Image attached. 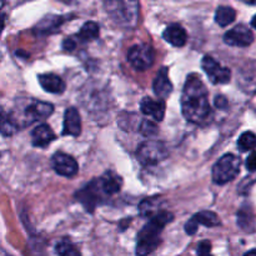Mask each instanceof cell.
<instances>
[{
  "label": "cell",
  "instance_id": "obj_21",
  "mask_svg": "<svg viewBox=\"0 0 256 256\" xmlns=\"http://www.w3.org/2000/svg\"><path fill=\"white\" fill-rule=\"evenodd\" d=\"M236 18V12L232 9V6H225L222 5L215 12V22L220 25V26H226V25L232 24Z\"/></svg>",
  "mask_w": 256,
  "mask_h": 256
},
{
  "label": "cell",
  "instance_id": "obj_26",
  "mask_svg": "<svg viewBox=\"0 0 256 256\" xmlns=\"http://www.w3.org/2000/svg\"><path fill=\"white\" fill-rule=\"evenodd\" d=\"M55 250H56L59 256H82L78 248L70 242H68V240H62V242H58Z\"/></svg>",
  "mask_w": 256,
  "mask_h": 256
},
{
  "label": "cell",
  "instance_id": "obj_1",
  "mask_svg": "<svg viewBox=\"0 0 256 256\" xmlns=\"http://www.w3.org/2000/svg\"><path fill=\"white\" fill-rule=\"evenodd\" d=\"M182 110L185 119L192 124L206 125L212 120L208 89L196 74L188 76L182 94Z\"/></svg>",
  "mask_w": 256,
  "mask_h": 256
},
{
  "label": "cell",
  "instance_id": "obj_35",
  "mask_svg": "<svg viewBox=\"0 0 256 256\" xmlns=\"http://www.w3.org/2000/svg\"><path fill=\"white\" fill-rule=\"evenodd\" d=\"M2 5H4V2H0V9H2Z\"/></svg>",
  "mask_w": 256,
  "mask_h": 256
},
{
  "label": "cell",
  "instance_id": "obj_13",
  "mask_svg": "<svg viewBox=\"0 0 256 256\" xmlns=\"http://www.w3.org/2000/svg\"><path fill=\"white\" fill-rule=\"evenodd\" d=\"M100 189L105 196H110L120 192L122 186V179L114 172H106L100 179H98Z\"/></svg>",
  "mask_w": 256,
  "mask_h": 256
},
{
  "label": "cell",
  "instance_id": "obj_14",
  "mask_svg": "<svg viewBox=\"0 0 256 256\" xmlns=\"http://www.w3.org/2000/svg\"><path fill=\"white\" fill-rule=\"evenodd\" d=\"M140 110L144 115L152 116L155 122H162L165 116L164 100H152V98H144L140 102Z\"/></svg>",
  "mask_w": 256,
  "mask_h": 256
},
{
  "label": "cell",
  "instance_id": "obj_9",
  "mask_svg": "<svg viewBox=\"0 0 256 256\" xmlns=\"http://www.w3.org/2000/svg\"><path fill=\"white\" fill-rule=\"evenodd\" d=\"M224 42L230 46L246 48L254 42V32L244 24H239L224 35Z\"/></svg>",
  "mask_w": 256,
  "mask_h": 256
},
{
  "label": "cell",
  "instance_id": "obj_30",
  "mask_svg": "<svg viewBox=\"0 0 256 256\" xmlns=\"http://www.w3.org/2000/svg\"><path fill=\"white\" fill-rule=\"evenodd\" d=\"M215 106H216L218 109H225V108L228 106L226 98L222 96V95H218V96L215 98Z\"/></svg>",
  "mask_w": 256,
  "mask_h": 256
},
{
  "label": "cell",
  "instance_id": "obj_27",
  "mask_svg": "<svg viewBox=\"0 0 256 256\" xmlns=\"http://www.w3.org/2000/svg\"><path fill=\"white\" fill-rule=\"evenodd\" d=\"M238 222H239L242 229L252 232L254 229V215H252V209H248L245 212V209L242 208L239 212V215H238Z\"/></svg>",
  "mask_w": 256,
  "mask_h": 256
},
{
  "label": "cell",
  "instance_id": "obj_18",
  "mask_svg": "<svg viewBox=\"0 0 256 256\" xmlns=\"http://www.w3.org/2000/svg\"><path fill=\"white\" fill-rule=\"evenodd\" d=\"M164 39L166 40L169 44H172V46L182 48L186 44L188 40V34L185 32L184 28L179 24H172L164 30V34H162Z\"/></svg>",
  "mask_w": 256,
  "mask_h": 256
},
{
  "label": "cell",
  "instance_id": "obj_31",
  "mask_svg": "<svg viewBox=\"0 0 256 256\" xmlns=\"http://www.w3.org/2000/svg\"><path fill=\"white\" fill-rule=\"evenodd\" d=\"M255 168H256V165H255V160H254V152H252L246 159V169L249 170L250 172H254Z\"/></svg>",
  "mask_w": 256,
  "mask_h": 256
},
{
  "label": "cell",
  "instance_id": "obj_25",
  "mask_svg": "<svg viewBox=\"0 0 256 256\" xmlns=\"http://www.w3.org/2000/svg\"><path fill=\"white\" fill-rule=\"evenodd\" d=\"M256 142V136L252 132H246L239 138V142H238V148L242 152H252V149L255 148Z\"/></svg>",
  "mask_w": 256,
  "mask_h": 256
},
{
  "label": "cell",
  "instance_id": "obj_3",
  "mask_svg": "<svg viewBox=\"0 0 256 256\" xmlns=\"http://www.w3.org/2000/svg\"><path fill=\"white\" fill-rule=\"evenodd\" d=\"M105 10L112 22L124 29H134L139 22V2L132 0H110Z\"/></svg>",
  "mask_w": 256,
  "mask_h": 256
},
{
  "label": "cell",
  "instance_id": "obj_34",
  "mask_svg": "<svg viewBox=\"0 0 256 256\" xmlns=\"http://www.w3.org/2000/svg\"><path fill=\"white\" fill-rule=\"evenodd\" d=\"M244 256H256V250L255 249H252V250H250V252H248Z\"/></svg>",
  "mask_w": 256,
  "mask_h": 256
},
{
  "label": "cell",
  "instance_id": "obj_29",
  "mask_svg": "<svg viewBox=\"0 0 256 256\" xmlns=\"http://www.w3.org/2000/svg\"><path fill=\"white\" fill-rule=\"evenodd\" d=\"M198 256H212V242L209 240H202L198 245Z\"/></svg>",
  "mask_w": 256,
  "mask_h": 256
},
{
  "label": "cell",
  "instance_id": "obj_2",
  "mask_svg": "<svg viewBox=\"0 0 256 256\" xmlns=\"http://www.w3.org/2000/svg\"><path fill=\"white\" fill-rule=\"evenodd\" d=\"M174 215L169 212H159L156 215L150 218L149 222L140 230L136 239V252L138 256H148L160 245V234L162 229L169 222H172Z\"/></svg>",
  "mask_w": 256,
  "mask_h": 256
},
{
  "label": "cell",
  "instance_id": "obj_33",
  "mask_svg": "<svg viewBox=\"0 0 256 256\" xmlns=\"http://www.w3.org/2000/svg\"><path fill=\"white\" fill-rule=\"evenodd\" d=\"M4 26H5V15L0 14V35H2Z\"/></svg>",
  "mask_w": 256,
  "mask_h": 256
},
{
  "label": "cell",
  "instance_id": "obj_5",
  "mask_svg": "<svg viewBox=\"0 0 256 256\" xmlns=\"http://www.w3.org/2000/svg\"><path fill=\"white\" fill-rule=\"evenodd\" d=\"M169 156L166 145L158 140H148L144 142L136 150V158L142 165L150 166L156 165Z\"/></svg>",
  "mask_w": 256,
  "mask_h": 256
},
{
  "label": "cell",
  "instance_id": "obj_32",
  "mask_svg": "<svg viewBox=\"0 0 256 256\" xmlns=\"http://www.w3.org/2000/svg\"><path fill=\"white\" fill-rule=\"evenodd\" d=\"M75 46H76V44H75L74 40L65 39L64 42H62V49L66 50V52H72V50L75 49Z\"/></svg>",
  "mask_w": 256,
  "mask_h": 256
},
{
  "label": "cell",
  "instance_id": "obj_22",
  "mask_svg": "<svg viewBox=\"0 0 256 256\" xmlns=\"http://www.w3.org/2000/svg\"><path fill=\"white\" fill-rule=\"evenodd\" d=\"M62 22H64V18L62 16H48L40 22V24L35 28V30L39 34H49V32H55L62 24Z\"/></svg>",
  "mask_w": 256,
  "mask_h": 256
},
{
  "label": "cell",
  "instance_id": "obj_7",
  "mask_svg": "<svg viewBox=\"0 0 256 256\" xmlns=\"http://www.w3.org/2000/svg\"><path fill=\"white\" fill-rule=\"evenodd\" d=\"M104 196L105 195L102 194V189H100L99 184H98V180L90 182L86 186H84L75 194L78 202H82L85 209L90 212H94L95 208L102 202Z\"/></svg>",
  "mask_w": 256,
  "mask_h": 256
},
{
  "label": "cell",
  "instance_id": "obj_15",
  "mask_svg": "<svg viewBox=\"0 0 256 256\" xmlns=\"http://www.w3.org/2000/svg\"><path fill=\"white\" fill-rule=\"evenodd\" d=\"M152 89L156 96L160 98V100H164L172 94V84L169 79V72L166 68H162L155 76L154 82H152Z\"/></svg>",
  "mask_w": 256,
  "mask_h": 256
},
{
  "label": "cell",
  "instance_id": "obj_8",
  "mask_svg": "<svg viewBox=\"0 0 256 256\" xmlns=\"http://www.w3.org/2000/svg\"><path fill=\"white\" fill-rule=\"evenodd\" d=\"M202 68L212 84H226L232 79V72L229 68L222 66L212 56L202 58Z\"/></svg>",
  "mask_w": 256,
  "mask_h": 256
},
{
  "label": "cell",
  "instance_id": "obj_23",
  "mask_svg": "<svg viewBox=\"0 0 256 256\" xmlns=\"http://www.w3.org/2000/svg\"><path fill=\"white\" fill-rule=\"evenodd\" d=\"M99 36V25L94 22H88L80 29L78 38L84 42H92Z\"/></svg>",
  "mask_w": 256,
  "mask_h": 256
},
{
  "label": "cell",
  "instance_id": "obj_11",
  "mask_svg": "<svg viewBox=\"0 0 256 256\" xmlns=\"http://www.w3.org/2000/svg\"><path fill=\"white\" fill-rule=\"evenodd\" d=\"M199 225H204L206 228H215L218 225H220L219 216H218L215 212H200L198 214H195L189 222L185 225V232L188 235H194L198 232V228Z\"/></svg>",
  "mask_w": 256,
  "mask_h": 256
},
{
  "label": "cell",
  "instance_id": "obj_12",
  "mask_svg": "<svg viewBox=\"0 0 256 256\" xmlns=\"http://www.w3.org/2000/svg\"><path fill=\"white\" fill-rule=\"evenodd\" d=\"M54 112V106L50 102H34L25 109V116L30 122H38V120L48 119Z\"/></svg>",
  "mask_w": 256,
  "mask_h": 256
},
{
  "label": "cell",
  "instance_id": "obj_17",
  "mask_svg": "<svg viewBox=\"0 0 256 256\" xmlns=\"http://www.w3.org/2000/svg\"><path fill=\"white\" fill-rule=\"evenodd\" d=\"M55 138H56L55 132L46 124L38 125L32 132V145L38 148H46L50 142H54Z\"/></svg>",
  "mask_w": 256,
  "mask_h": 256
},
{
  "label": "cell",
  "instance_id": "obj_4",
  "mask_svg": "<svg viewBox=\"0 0 256 256\" xmlns=\"http://www.w3.org/2000/svg\"><path fill=\"white\" fill-rule=\"evenodd\" d=\"M242 162L234 154H226L218 160L212 168V180L215 184L224 185L230 182L239 174Z\"/></svg>",
  "mask_w": 256,
  "mask_h": 256
},
{
  "label": "cell",
  "instance_id": "obj_28",
  "mask_svg": "<svg viewBox=\"0 0 256 256\" xmlns=\"http://www.w3.org/2000/svg\"><path fill=\"white\" fill-rule=\"evenodd\" d=\"M158 130H159V128L156 126V124L154 122H150V120H144L140 124V132L146 138L158 134Z\"/></svg>",
  "mask_w": 256,
  "mask_h": 256
},
{
  "label": "cell",
  "instance_id": "obj_10",
  "mask_svg": "<svg viewBox=\"0 0 256 256\" xmlns=\"http://www.w3.org/2000/svg\"><path fill=\"white\" fill-rule=\"evenodd\" d=\"M52 165L55 172L64 178L75 176L78 174V169H79L76 160L65 152H56L52 156Z\"/></svg>",
  "mask_w": 256,
  "mask_h": 256
},
{
  "label": "cell",
  "instance_id": "obj_19",
  "mask_svg": "<svg viewBox=\"0 0 256 256\" xmlns=\"http://www.w3.org/2000/svg\"><path fill=\"white\" fill-rule=\"evenodd\" d=\"M39 82L42 89L52 94H62L65 90V82L62 78L55 74H42L39 75Z\"/></svg>",
  "mask_w": 256,
  "mask_h": 256
},
{
  "label": "cell",
  "instance_id": "obj_20",
  "mask_svg": "<svg viewBox=\"0 0 256 256\" xmlns=\"http://www.w3.org/2000/svg\"><path fill=\"white\" fill-rule=\"evenodd\" d=\"M160 204H162V200H159L158 198H148L144 199L139 205V212L140 215L144 218H152L154 215H156L158 210H159Z\"/></svg>",
  "mask_w": 256,
  "mask_h": 256
},
{
  "label": "cell",
  "instance_id": "obj_6",
  "mask_svg": "<svg viewBox=\"0 0 256 256\" xmlns=\"http://www.w3.org/2000/svg\"><path fill=\"white\" fill-rule=\"evenodd\" d=\"M128 60L135 70L144 72L150 69L154 64L155 52L152 45L136 44L130 48L128 52Z\"/></svg>",
  "mask_w": 256,
  "mask_h": 256
},
{
  "label": "cell",
  "instance_id": "obj_16",
  "mask_svg": "<svg viewBox=\"0 0 256 256\" xmlns=\"http://www.w3.org/2000/svg\"><path fill=\"white\" fill-rule=\"evenodd\" d=\"M82 132V119L80 114L75 108H69L64 114V129L62 135L78 136Z\"/></svg>",
  "mask_w": 256,
  "mask_h": 256
},
{
  "label": "cell",
  "instance_id": "obj_24",
  "mask_svg": "<svg viewBox=\"0 0 256 256\" xmlns=\"http://www.w3.org/2000/svg\"><path fill=\"white\" fill-rule=\"evenodd\" d=\"M15 130H16V126L12 122V120L5 112V110L0 106V132L5 136H10V135L14 134Z\"/></svg>",
  "mask_w": 256,
  "mask_h": 256
}]
</instances>
